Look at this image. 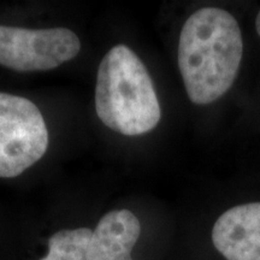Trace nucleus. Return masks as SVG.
I'll use <instances>...</instances> for the list:
<instances>
[{
	"label": "nucleus",
	"mask_w": 260,
	"mask_h": 260,
	"mask_svg": "<svg viewBox=\"0 0 260 260\" xmlns=\"http://www.w3.org/2000/svg\"><path fill=\"white\" fill-rule=\"evenodd\" d=\"M242 52L241 29L232 14L203 8L190 15L178 42V68L190 102L209 105L232 88Z\"/></svg>",
	"instance_id": "f257e3e1"
},
{
	"label": "nucleus",
	"mask_w": 260,
	"mask_h": 260,
	"mask_svg": "<svg viewBox=\"0 0 260 260\" xmlns=\"http://www.w3.org/2000/svg\"><path fill=\"white\" fill-rule=\"evenodd\" d=\"M92 234L86 226L61 229L48 239L46 254L39 260H86Z\"/></svg>",
	"instance_id": "0eeeda50"
},
{
	"label": "nucleus",
	"mask_w": 260,
	"mask_h": 260,
	"mask_svg": "<svg viewBox=\"0 0 260 260\" xmlns=\"http://www.w3.org/2000/svg\"><path fill=\"white\" fill-rule=\"evenodd\" d=\"M255 28H256V31H258L259 37H260V11L258 16H256V19H255Z\"/></svg>",
	"instance_id": "6e6552de"
},
{
	"label": "nucleus",
	"mask_w": 260,
	"mask_h": 260,
	"mask_svg": "<svg viewBox=\"0 0 260 260\" xmlns=\"http://www.w3.org/2000/svg\"><path fill=\"white\" fill-rule=\"evenodd\" d=\"M80 50V39L70 29L0 25V65L18 73L56 69Z\"/></svg>",
	"instance_id": "20e7f679"
},
{
	"label": "nucleus",
	"mask_w": 260,
	"mask_h": 260,
	"mask_svg": "<svg viewBox=\"0 0 260 260\" xmlns=\"http://www.w3.org/2000/svg\"><path fill=\"white\" fill-rule=\"evenodd\" d=\"M95 111L107 128L126 136L149 133L160 121L161 110L151 75L125 45L112 47L99 65Z\"/></svg>",
	"instance_id": "f03ea898"
},
{
	"label": "nucleus",
	"mask_w": 260,
	"mask_h": 260,
	"mask_svg": "<svg viewBox=\"0 0 260 260\" xmlns=\"http://www.w3.org/2000/svg\"><path fill=\"white\" fill-rule=\"evenodd\" d=\"M47 147L48 130L38 106L0 92V177L21 175L44 157Z\"/></svg>",
	"instance_id": "7ed1b4c3"
},
{
	"label": "nucleus",
	"mask_w": 260,
	"mask_h": 260,
	"mask_svg": "<svg viewBox=\"0 0 260 260\" xmlns=\"http://www.w3.org/2000/svg\"><path fill=\"white\" fill-rule=\"evenodd\" d=\"M140 234L141 225L132 211H110L93 230L86 260H134L132 252Z\"/></svg>",
	"instance_id": "423d86ee"
},
{
	"label": "nucleus",
	"mask_w": 260,
	"mask_h": 260,
	"mask_svg": "<svg viewBox=\"0 0 260 260\" xmlns=\"http://www.w3.org/2000/svg\"><path fill=\"white\" fill-rule=\"evenodd\" d=\"M212 242L226 260H260V203L225 211L212 228Z\"/></svg>",
	"instance_id": "39448f33"
}]
</instances>
